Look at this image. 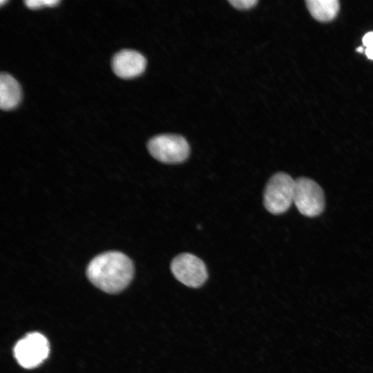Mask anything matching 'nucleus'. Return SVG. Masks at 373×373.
<instances>
[{"label":"nucleus","instance_id":"nucleus-1","mask_svg":"<svg viewBox=\"0 0 373 373\" xmlns=\"http://www.w3.org/2000/svg\"><path fill=\"white\" fill-rule=\"evenodd\" d=\"M134 266L123 253L108 251L95 256L88 264L86 275L97 288L108 294L125 289L133 278Z\"/></svg>","mask_w":373,"mask_h":373},{"label":"nucleus","instance_id":"nucleus-2","mask_svg":"<svg viewBox=\"0 0 373 373\" xmlns=\"http://www.w3.org/2000/svg\"><path fill=\"white\" fill-rule=\"evenodd\" d=\"M295 180L285 173H277L269 180L264 191L263 202L272 214H281L294 202Z\"/></svg>","mask_w":373,"mask_h":373},{"label":"nucleus","instance_id":"nucleus-3","mask_svg":"<svg viewBox=\"0 0 373 373\" xmlns=\"http://www.w3.org/2000/svg\"><path fill=\"white\" fill-rule=\"evenodd\" d=\"M147 148L155 159L166 164L181 163L189 157L190 152L186 140L178 135H156L149 141Z\"/></svg>","mask_w":373,"mask_h":373},{"label":"nucleus","instance_id":"nucleus-4","mask_svg":"<svg viewBox=\"0 0 373 373\" xmlns=\"http://www.w3.org/2000/svg\"><path fill=\"white\" fill-rule=\"evenodd\" d=\"M294 203L301 214L307 217L317 216L325 208L323 191L312 179L297 178L294 182Z\"/></svg>","mask_w":373,"mask_h":373},{"label":"nucleus","instance_id":"nucleus-5","mask_svg":"<svg viewBox=\"0 0 373 373\" xmlns=\"http://www.w3.org/2000/svg\"><path fill=\"white\" fill-rule=\"evenodd\" d=\"M171 270L178 281L189 287L202 286L208 278L204 262L189 253L180 254L175 257L171 263Z\"/></svg>","mask_w":373,"mask_h":373},{"label":"nucleus","instance_id":"nucleus-6","mask_svg":"<svg viewBox=\"0 0 373 373\" xmlns=\"http://www.w3.org/2000/svg\"><path fill=\"white\" fill-rule=\"evenodd\" d=\"M49 348L48 341L44 335L30 333L16 343L14 355L23 367L34 368L47 358Z\"/></svg>","mask_w":373,"mask_h":373},{"label":"nucleus","instance_id":"nucleus-7","mask_svg":"<svg viewBox=\"0 0 373 373\" xmlns=\"http://www.w3.org/2000/svg\"><path fill=\"white\" fill-rule=\"evenodd\" d=\"M145 57L139 52L124 49L117 52L112 59L114 73L122 78H131L140 75L146 67Z\"/></svg>","mask_w":373,"mask_h":373},{"label":"nucleus","instance_id":"nucleus-8","mask_svg":"<svg viewBox=\"0 0 373 373\" xmlns=\"http://www.w3.org/2000/svg\"><path fill=\"white\" fill-rule=\"evenodd\" d=\"M21 90L18 82L6 73L0 74V107L9 110L17 106L20 102Z\"/></svg>","mask_w":373,"mask_h":373},{"label":"nucleus","instance_id":"nucleus-9","mask_svg":"<svg viewBox=\"0 0 373 373\" xmlns=\"http://www.w3.org/2000/svg\"><path fill=\"white\" fill-rule=\"evenodd\" d=\"M306 5L312 16L319 21L332 20L340 8L337 0H307Z\"/></svg>","mask_w":373,"mask_h":373},{"label":"nucleus","instance_id":"nucleus-10","mask_svg":"<svg viewBox=\"0 0 373 373\" xmlns=\"http://www.w3.org/2000/svg\"><path fill=\"white\" fill-rule=\"evenodd\" d=\"M59 2V0H26V6L30 8H38L44 6H52Z\"/></svg>","mask_w":373,"mask_h":373},{"label":"nucleus","instance_id":"nucleus-11","mask_svg":"<svg viewBox=\"0 0 373 373\" xmlns=\"http://www.w3.org/2000/svg\"><path fill=\"white\" fill-rule=\"evenodd\" d=\"M229 2L236 8L240 10L249 9L254 7L257 0H229Z\"/></svg>","mask_w":373,"mask_h":373},{"label":"nucleus","instance_id":"nucleus-12","mask_svg":"<svg viewBox=\"0 0 373 373\" xmlns=\"http://www.w3.org/2000/svg\"><path fill=\"white\" fill-rule=\"evenodd\" d=\"M363 44L366 48H373V32H369L364 35Z\"/></svg>","mask_w":373,"mask_h":373},{"label":"nucleus","instance_id":"nucleus-13","mask_svg":"<svg viewBox=\"0 0 373 373\" xmlns=\"http://www.w3.org/2000/svg\"><path fill=\"white\" fill-rule=\"evenodd\" d=\"M365 52L367 58L373 59V48H366Z\"/></svg>","mask_w":373,"mask_h":373},{"label":"nucleus","instance_id":"nucleus-14","mask_svg":"<svg viewBox=\"0 0 373 373\" xmlns=\"http://www.w3.org/2000/svg\"><path fill=\"white\" fill-rule=\"evenodd\" d=\"M356 50L357 52H361L363 51V47H358V48H357L356 49Z\"/></svg>","mask_w":373,"mask_h":373},{"label":"nucleus","instance_id":"nucleus-15","mask_svg":"<svg viewBox=\"0 0 373 373\" xmlns=\"http://www.w3.org/2000/svg\"><path fill=\"white\" fill-rule=\"evenodd\" d=\"M6 2V1L0 0V3L2 4L3 3Z\"/></svg>","mask_w":373,"mask_h":373}]
</instances>
